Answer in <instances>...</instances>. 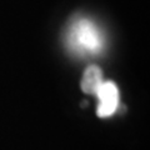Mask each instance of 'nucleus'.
<instances>
[{"label":"nucleus","instance_id":"f257e3e1","mask_svg":"<svg viewBox=\"0 0 150 150\" xmlns=\"http://www.w3.org/2000/svg\"><path fill=\"white\" fill-rule=\"evenodd\" d=\"M67 45L79 55H94L104 48L101 31L91 20L79 18L71 21L65 35Z\"/></svg>","mask_w":150,"mask_h":150},{"label":"nucleus","instance_id":"f03ea898","mask_svg":"<svg viewBox=\"0 0 150 150\" xmlns=\"http://www.w3.org/2000/svg\"><path fill=\"white\" fill-rule=\"evenodd\" d=\"M95 95L99 99L98 115L100 118H108L112 115L119 104V91L114 83L104 81L96 90Z\"/></svg>","mask_w":150,"mask_h":150},{"label":"nucleus","instance_id":"7ed1b4c3","mask_svg":"<svg viewBox=\"0 0 150 150\" xmlns=\"http://www.w3.org/2000/svg\"><path fill=\"white\" fill-rule=\"evenodd\" d=\"M103 83H104V80H103V73L99 67L90 65V67H88L85 69L81 79V89L84 93L95 95L96 90L99 89V86Z\"/></svg>","mask_w":150,"mask_h":150}]
</instances>
